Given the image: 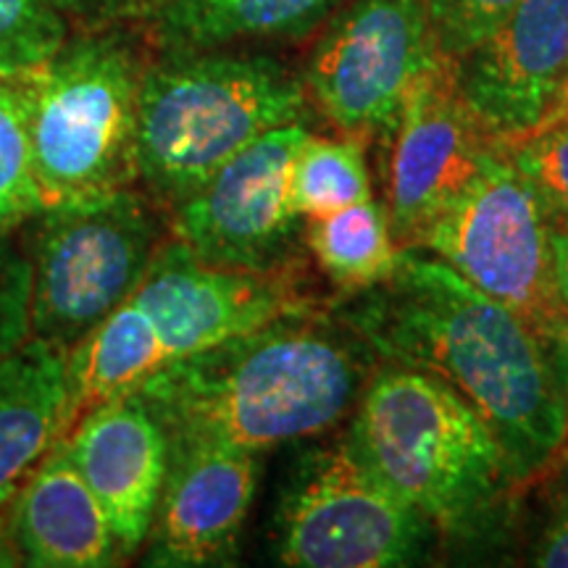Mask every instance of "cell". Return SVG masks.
Instances as JSON below:
<instances>
[{"label":"cell","mask_w":568,"mask_h":568,"mask_svg":"<svg viewBox=\"0 0 568 568\" xmlns=\"http://www.w3.org/2000/svg\"><path fill=\"white\" fill-rule=\"evenodd\" d=\"M311 111L303 77L274 55L153 51L138 103V184L174 209L255 138Z\"/></svg>","instance_id":"obj_4"},{"label":"cell","mask_w":568,"mask_h":568,"mask_svg":"<svg viewBox=\"0 0 568 568\" xmlns=\"http://www.w3.org/2000/svg\"><path fill=\"white\" fill-rule=\"evenodd\" d=\"M535 190L550 230H568V122H556L500 142Z\"/></svg>","instance_id":"obj_24"},{"label":"cell","mask_w":568,"mask_h":568,"mask_svg":"<svg viewBox=\"0 0 568 568\" xmlns=\"http://www.w3.org/2000/svg\"><path fill=\"white\" fill-rule=\"evenodd\" d=\"M32 337V264L17 230H0V358Z\"/></svg>","instance_id":"obj_25"},{"label":"cell","mask_w":568,"mask_h":568,"mask_svg":"<svg viewBox=\"0 0 568 568\" xmlns=\"http://www.w3.org/2000/svg\"><path fill=\"white\" fill-rule=\"evenodd\" d=\"M372 197L366 140L318 138L311 132L290 169V203L301 216L326 219Z\"/></svg>","instance_id":"obj_21"},{"label":"cell","mask_w":568,"mask_h":568,"mask_svg":"<svg viewBox=\"0 0 568 568\" xmlns=\"http://www.w3.org/2000/svg\"><path fill=\"white\" fill-rule=\"evenodd\" d=\"M531 564L545 568H568V487L552 506L550 521L542 529Z\"/></svg>","instance_id":"obj_28"},{"label":"cell","mask_w":568,"mask_h":568,"mask_svg":"<svg viewBox=\"0 0 568 568\" xmlns=\"http://www.w3.org/2000/svg\"><path fill=\"white\" fill-rule=\"evenodd\" d=\"M303 243L314 255L318 272L345 297L387 282L403 251L389 232L387 205L374 197L326 219H308Z\"/></svg>","instance_id":"obj_20"},{"label":"cell","mask_w":568,"mask_h":568,"mask_svg":"<svg viewBox=\"0 0 568 568\" xmlns=\"http://www.w3.org/2000/svg\"><path fill=\"white\" fill-rule=\"evenodd\" d=\"M418 247L514 311L548 347L566 329L548 219L500 142L489 148L471 184L429 224Z\"/></svg>","instance_id":"obj_7"},{"label":"cell","mask_w":568,"mask_h":568,"mask_svg":"<svg viewBox=\"0 0 568 568\" xmlns=\"http://www.w3.org/2000/svg\"><path fill=\"white\" fill-rule=\"evenodd\" d=\"M439 51L422 71L389 138L387 216L397 247H418L429 224L471 184L495 145Z\"/></svg>","instance_id":"obj_12"},{"label":"cell","mask_w":568,"mask_h":568,"mask_svg":"<svg viewBox=\"0 0 568 568\" xmlns=\"http://www.w3.org/2000/svg\"><path fill=\"white\" fill-rule=\"evenodd\" d=\"M343 437L353 456L439 535H485L516 487L485 418L418 368L379 361Z\"/></svg>","instance_id":"obj_3"},{"label":"cell","mask_w":568,"mask_h":568,"mask_svg":"<svg viewBox=\"0 0 568 568\" xmlns=\"http://www.w3.org/2000/svg\"><path fill=\"white\" fill-rule=\"evenodd\" d=\"M24 226L32 337L74 347L130 301L169 240V211L140 184L45 205Z\"/></svg>","instance_id":"obj_6"},{"label":"cell","mask_w":568,"mask_h":568,"mask_svg":"<svg viewBox=\"0 0 568 568\" xmlns=\"http://www.w3.org/2000/svg\"><path fill=\"white\" fill-rule=\"evenodd\" d=\"M169 445L166 479L142 545V564L155 568L232 564L258 487V453L172 437Z\"/></svg>","instance_id":"obj_14"},{"label":"cell","mask_w":568,"mask_h":568,"mask_svg":"<svg viewBox=\"0 0 568 568\" xmlns=\"http://www.w3.org/2000/svg\"><path fill=\"white\" fill-rule=\"evenodd\" d=\"M308 134V122L282 124L234 153L193 195L169 209V237L211 266H303L305 219L290 203V169Z\"/></svg>","instance_id":"obj_10"},{"label":"cell","mask_w":568,"mask_h":568,"mask_svg":"<svg viewBox=\"0 0 568 568\" xmlns=\"http://www.w3.org/2000/svg\"><path fill=\"white\" fill-rule=\"evenodd\" d=\"M69 347L30 337L0 358V514L67 437Z\"/></svg>","instance_id":"obj_17"},{"label":"cell","mask_w":568,"mask_h":568,"mask_svg":"<svg viewBox=\"0 0 568 568\" xmlns=\"http://www.w3.org/2000/svg\"><path fill=\"white\" fill-rule=\"evenodd\" d=\"M552 247V280H556L558 301L568 314V230H550Z\"/></svg>","instance_id":"obj_29"},{"label":"cell","mask_w":568,"mask_h":568,"mask_svg":"<svg viewBox=\"0 0 568 568\" xmlns=\"http://www.w3.org/2000/svg\"><path fill=\"white\" fill-rule=\"evenodd\" d=\"M159 0H51V6L74 30L140 24Z\"/></svg>","instance_id":"obj_27"},{"label":"cell","mask_w":568,"mask_h":568,"mask_svg":"<svg viewBox=\"0 0 568 568\" xmlns=\"http://www.w3.org/2000/svg\"><path fill=\"white\" fill-rule=\"evenodd\" d=\"M45 209L30 138V101L19 82L0 80V230H19Z\"/></svg>","instance_id":"obj_22"},{"label":"cell","mask_w":568,"mask_h":568,"mask_svg":"<svg viewBox=\"0 0 568 568\" xmlns=\"http://www.w3.org/2000/svg\"><path fill=\"white\" fill-rule=\"evenodd\" d=\"M437 53L426 0H345L305 59V95L339 134L389 142Z\"/></svg>","instance_id":"obj_9"},{"label":"cell","mask_w":568,"mask_h":568,"mask_svg":"<svg viewBox=\"0 0 568 568\" xmlns=\"http://www.w3.org/2000/svg\"><path fill=\"white\" fill-rule=\"evenodd\" d=\"M21 564L34 568H101L119 564L111 521L59 443L6 508Z\"/></svg>","instance_id":"obj_16"},{"label":"cell","mask_w":568,"mask_h":568,"mask_svg":"<svg viewBox=\"0 0 568 568\" xmlns=\"http://www.w3.org/2000/svg\"><path fill=\"white\" fill-rule=\"evenodd\" d=\"M71 24L51 0H0V80L21 82L53 59Z\"/></svg>","instance_id":"obj_23"},{"label":"cell","mask_w":568,"mask_h":568,"mask_svg":"<svg viewBox=\"0 0 568 568\" xmlns=\"http://www.w3.org/2000/svg\"><path fill=\"white\" fill-rule=\"evenodd\" d=\"M550 355H552V366H556L560 389H564V400L568 408V324L566 329L550 343Z\"/></svg>","instance_id":"obj_30"},{"label":"cell","mask_w":568,"mask_h":568,"mask_svg":"<svg viewBox=\"0 0 568 568\" xmlns=\"http://www.w3.org/2000/svg\"><path fill=\"white\" fill-rule=\"evenodd\" d=\"M132 297L159 329L169 361L264 329L282 318L324 314L329 308L305 264L280 272L211 266L174 237L153 255Z\"/></svg>","instance_id":"obj_11"},{"label":"cell","mask_w":568,"mask_h":568,"mask_svg":"<svg viewBox=\"0 0 568 568\" xmlns=\"http://www.w3.org/2000/svg\"><path fill=\"white\" fill-rule=\"evenodd\" d=\"M439 529L353 456L345 437L308 453L276 510V558L295 568L416 566Z\"/></svg>","instance_id":"obj_8"},{"label":"cell","mask_w":568,"mask_h":568,"mask_svg":"<svg viewBox=\"0 0 568 568\" xmlns=\"http://www.w3.org/2000/svg\"><path fill=\"white\" fill-rule=\"evenodd\" d=\"M518 6V0H426L437 51L453 59L471 51Z\"/></svg>","instance_id":"obj_26"},{"label":"cell","mask_w":568,"mask_h":568,"mask_svg":"<svg viewBox=\"0 0 568 568\" xmlns=\"http://www.w3.org/2000/svg\"><path fill=\"white\" fill-rule=\"evenodd\" d=\"M468 109L497 142L539 130L568 92V0H518L458 59Z\"/></svg>","instance_id":"obj_13"},{"label":"cell","mask_w":568,"mask_h":568,"mask_svg":"<svg viewBox=\"0 0 568 568\" xmlns=\"http://www.w3.org/2000/svg\"><path fill=\"white\" fill-rule=\"evenodd\" d=\"M153 48L140 24L77 30L21 80L45 205L138 184V103Z\"/></svg>","instance_id":"obj_5"},{"label":"cell","mask_w":568,"mask_h":568,"mask_svg":"<svg viewBox=\"0 0 568 568\" xmlns=\"http://www.w3.org/2000/svg\"><path fill=\"white\" fill-rule=\"evenodd\" d=\"M335 308L376 358L456 389L500 443L516 487L564 464L568 408L548 343L437 255L403 247L387 282Z\"/></svg>","instance_id":"obj_1"},{"label":"cell","mask_w":568,"mask_h":568,"mask_svg":"<svg viewBox=\"0 0 568 568\" xmlns=\"http://www.w3.org/2000/svg\"><path fill=\"white\" fill-rule=\"evenodd\" d=\"M345 0H159L140 21L155 53L297 42L329 21Z\"/></svg>","instance_id":"obj_18"},{"label":"cell","mask_w":568,"mask_h":568,"mask_svg":"<svg viewBox=\"0 0 568 568\" xmlns=\"http://www.w3.org/2000/svg\"><path fill=\"white\" fill-rule=\"evenodd\" d=\"M61 443L109 516L119 560L140 556L166 479V426L132 389L92 408Z\"/></svg>","instance_id":"obj_15"},{"label":"cell","mask_w":568,"mask_h":568,"mask_svg":"<svg viewBox=\"0 0 568 568\" xmlns=\"http://www.w3.org/2000/svg\"><path fill=\"white\" fill-rule=\"evenodd\" d=\"M166 364L169 353L159 329L142 305L130 297L69 347L67 435L92 408L132 393Z\"/></svg>","instance_id":"obj_19"},{"label":"cell","mask_w":568,"mask_h":568,"mask_svg":"<svg viewBox=\"0 0 568 568\" xmlns=\"http://www.w3.org/2000/svg\"><path fill=\"white\" fill-rule=\"evenodd\" d=\"M556 122H568V92H566L564 103H560V109L556 111V116H552L548 124H556ZM548 124H545V126H548Z\"/></svg>","instance_id":"obj_31"},{"label":"cell","mask_w":568,"mask_h":568,"mask_svg":"<svg viewBox=\"0 0 568 568\" xmlns=\"http://www.w3.org/2000/svg\"><path fill=\"white\" fill-rule=\"evenodd\" d=\"M376 355L337 314L282 318L180 355L134 389L172 439L264 453L353 414Z\"/></svg>","instance_id":"obj_2"}]
</instances>
